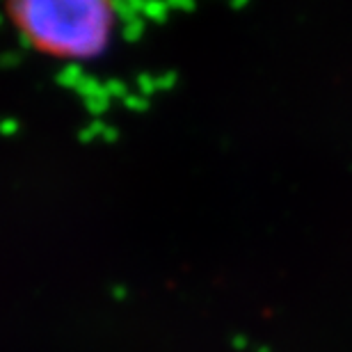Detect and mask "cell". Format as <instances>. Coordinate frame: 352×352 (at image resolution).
<instances>
[{
  "label": "cell",
  "instance_id": "1",
  "mask_svg": "<svg viewBox=\"0 0 352 352\" xmlns=\"http://www.w3.org/2000/svg\"><path fill=\"white\" fill-rule=\"evenodd\" d=\"M5 21L37 55L62 65L105 58L122 30V10L108 0H14Z\"/></svg>",
  "mask_w": 352,
  "mask_h": 352
}]
</instances>
